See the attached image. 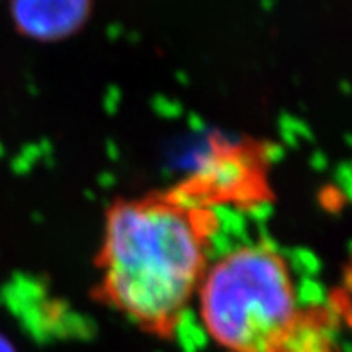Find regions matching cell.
I'll return each instance as SVG.
<instances>
[{
  "instance_id": "cell-2",
  "label": "cell",
  "mask_w": 352,
  "mask_h": 352,
  "mask_svg": "<svg viewBox=\"0 0 352 352\" xmlns=\"http://www.w3.org/2000/svg\"><path fill=\"white\" fill-rule=\"evenodd\" d=\"M198 315L228 352H318L320 325L300 307L292 270L264 245L237 246L209 263L196 292Z\"/></svg>"
},
{
  "instance_id": "cell-1",
  "label": "cell",
  "mask_w": 352,
  "mask_h": 352,
  "mask_svg": "<svg viewBox=\"0 0 352 352\" xmlns=\"http://www.w3.org/2000/svg\"><path fill=\"white\" fill-rule=\"evenodd\" d=\"M212 212L180 192L117 201L99 252L102 297L151 333L175 329L209 266Z\"/></svg>"
},
{
  "instance_id": "cell-4",
  "label": "cell",
  "mask_w": 352,
  "mask_h": 352,
  "mask_svg": "<svg viewBox=\"0 0 352 352\" xmlns=\"http://www.w3.org/2000/svg\"><path fill=\"white\" fill-rule=\"evenodd\" d=\"M11 19L25 38L60 42L87 23L92 0H11Z\"/></svg>"
},
{
  "instance_id": "cell-3",
  "label": "cell",
  "mask_w": 352,
  "mask_h": 352,
  "mask_svg": "<svg viewBox=\"0 0 352 352\" xmlns=\"http://www.w3.org/2000/svg\"><path fill=\"white\" fill-rule=\"evenodd\" d=\"M264 171L259 155L252 148L221 144L212 148L199 160V166L182 186L180 192L192 204L216 201H250L264 195Z\"/></svg>"
},
{
  "instance_id": "cell-5",
  "label": "cell",
  "mask_w": 352,
  "mask_h": 352,
  "mask_svg": "<svg viewBox=\"0 0 352 352\" xmlns=\"http://www.w3.org/2000/svg\"><path fill=\"white\" fill-rule=\"evenodd\" d=\"M0 352H19L14 347V343L4 333H0Z\"/></svg>"
},
{
  "instance_id": "cell-6",
  "label": "cell",
  "mask_w": 352,
  "mask_h": 352,
  "mask_svg": "<svg viewBox=\"0 0 352 352\" xmlns=\"http://www.w3.org/2000/svg\"><path fill=\"white\" fill-rule=\"evenodd\" d=\"M318 352H331V349L325 347V349H322V351H318Z\"/></svg>"
}]
</instances>
